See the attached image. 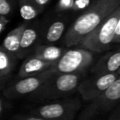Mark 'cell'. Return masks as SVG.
I'll list each match as a JSON object with an SVG mask.
<instances>
[{
    "mask_svg": "<svg viewBox=\"0 0 120 120\" xmlns=\"http://www.w3.org/2000/svg\"><path fill=\"white\" fill-rule=\"evenodd\" d=\"M8 79H3V78H0V90H3L5 87H6L7 83H8Z\"/></svg>",
    "mask_w": 120,
    "mask_h": 120,
    "instance_id": "cell-24",
    "label": "cell"
},
{
    "mask_svg": "<svg viewBox=\"0 0 120 120\" xmlns=\"http://www.w3.org/2000/svg\"><path fill=\"white\" fill-rule=\"evenodd\" d=\"M66 49L53 44H38L34 49V56L45 61L55 64Z\"/></svg>",
    "mask_w": 120,
    "mask_h": 120,
    "instance_id": "cell-13",
    "label": "cell"
},
{
    "mask_svg": "<svg viewBox=\"0 0 120 120\" xmlns=\"http://www.w3.org/2000/svg\"><path fill=\"white\" fill-rule=\"evenodd\" d=\"M85 77V74H60L54 72L39 87L30 95L31 100L38 102L58 100L71 96L77 91L80 81Z\"/></svg>",
    "mask_w": 120,
    "mask_h": 120,
    "instance_id": "cell-2",
    "label": "cell"
},
{
    "mask_svg": "<svg viewBox=\"0 0 120 120\" xmlns=\"http://www.w3.org/2000/svg\"><path fill=\"white\" fill-rule=\"evenodd\" d=\"M120 103V78L108 88L89 101L82 109L78 120H107L110 113Z\"/></svg>",
    "mask_w": 120,
    "mask_h": 120,
    "instance_id": "cell-4",
    "label": "cell"
},
{
    "mask_svg": "<svg viewBox=\"0 0 120 120\" xmlns=\"http://www.w3.org/2000/svg\"><path fill=\"white\" fill-rule=\"evenodd\" d=\"M53 73L54 71L50 68L35 75L18 78L16 81L8 86L6 85V87L3 89V96L9 99H14L32 95L39 89V87Z\"/></svg>",
    "mask_w": 120,
    "mask_h": 120,
    "instance_id": "cell-7",
    "label": "cell"
},
{
    "mask_svg": "<svg viewBox=\"0 0 120 120\" xmlns=\"http://www.w3.org/2000/svg\"><path fill=\"white\" fill-rule=\"evenodd\" d=\"M53 65V63L45 61L32 55L24 60L18 71L17 78L28 77L40 74L50 69Z\"/></svg>",
    "mask_w": 120,
    "mask_h": 120,
    "instance_id": "cell-12",
    "label": "cell"
},
{
    "mask_svg": "<svg viewBox=\"0 0 120 120\" xmlns=\"http://www.w3.org/2000/svg\"><path fill=\"white\" fill-rule=\"evenodd\" d=\"M120 17V6L105 21L84 36L75 47L89 50L94 53H101L112 48L116 26Z\"/></svg>",
    "mask_w": 120,
    "mask_h": 120,
    "instance_id": "cell-3",
    "label": "cell"
},
{
    "mask_svg": "<svg viewBox=\"0 0 120 120\" xmlns=\"http://www.w3.org/2000/svg\"><path fill=\"white\" fill-rule=\"evenodd\" d=\"M26 22L18 25L15 29H13L11 31H10L5 37L4 40L3 42L2 46L6 49L8 52L16 57L18 59L20 50V43H21V38L22 35L23 30H24Z\"/></svg>",
    "mask_w": 120,
    "mask_h": 120,
    "instance_id": "cell-14",
    "label": "cell"
},
{
    "mask_svg": "<svg viewBox=\"0 0 120 120\" xmlns=\"http://www.w3.org/2000/svg\"><path fill=\"white\" fill-rule=\"evenodd\" d=\"M18 4L21 16L27 22L34 20L44 9L35 0H18Z\"/></svg>",
    "mask_w": 120,
    "mask_h": 120,
    "instance_id": "cell-15",
    "label": "cell"
},
{
    "mask_svg": "<svg viewBox=\"0 0 120 120\" xmlns=\"http://www.w3.org/2000/svg\"><path fill=\"white\" fill-rule=\"evenodd\" d=\"M39 34L40 25L38 21L26 23L21 35L18 59L24 58L30 52L34 51V48L38 45L37 43L38 39H40Z\"/></svg>",
    "mask_w": 120,
    "mask_h": 120,
    "instance_id": "cell-10",
    "label": "cell"
},
{
    "mask_svg": "<svg viewBox=\"0 0 120 120\" xmlns=\"http://www.w3.org/2000/svg\"><path fill=\"white\" fill-rule=\"evenodd\" d=\"M67 20L65 17H55L48 20L40 25V34L42 42L45 44H52L59 41L65 34Z\"/></svg>",
    "mask_w": 120,
    "mask_h": 120,
    "instance_id": "cell-9",
    "label": "cell"
},
{
    "mask_svg": "<svg viewBox=\"0 0 120 120\" xmlns=\"http://www.w3.org/2000/svg\"><path fill=\"white\" fill-rule=\"evenodd\" d=\"M12 1H13V0H12Z\"/></svg>",
    "mask_w": 120,
    "mask_h": 120,
    "instance_id": "cell-28",
    "label": "cell"
},
{
    "mask_svg": "<svg viewBox=\"0 0 120 120\" xmlns=\"http://www.w3.org/2000/svg\"><path fill=\"white\" fill-rule=\"evenodd\" d=\"M74 0H59L56 7V10L58 12L72 10Z\"/></svg>",
    "mask_w": 120,
    "mask_h": 120,
    "instance_id": "cell-18",
    "label": "cell"
},
{
    "mask_svg": "<svg viewBox=\"0 0 120 120\" xmlns=\"http://www.w3.org/2000/svg\"><path fill=\"white\" fill-rule=\"evenodd\" d=\"M118 78L117 72L92 74L89 78L84 77L78 85L77 91L83 101L89 102L108 88Z\"/></svg>",
    "mask_w": 120,
    "mask_h": 120,
    "instance_id": "cell-8",
    "label": "cell"
},
{
    "mask_svg": "<svg viewBox=\"0 0 120 120\" xmlns=\"http://www.w3.org/2000/svg\"><path fill=\"white\" fill-rule=\"evenodd\" d=\"M120 67V48L109 51L92 66V74L116 73Z\"/></svg>",
    "mask_w": 120,
    "mask_h": 120,
    "instance_id": "cell-11",
    "label": "cell"
},
{
    "mask_svg": "<svg viewBox=\"0 0 120 120\" xmlns=\"http://www.w3.org/2000/svg\"><path fill=\"white\" fill-rule=\"evenodd\" d=\"M13 9L12 0H0V15L7 16L11 14Z\"/></svg>",
    "mask_w": 120,
    "mask_h": 120,
    "instance_id": "cell-17",
    "label": "cell"
},
{
    "mask_svg": "<svg viewBox=\"0 0 120 120\" xmlns=\"http://www.w3.org/2000/svg\"><path fill=\"white\" fill-rule=\"evenodd\" d=\"M3 109H4V106H3V101L2 100V98L0 97V118L2 117V114L3 112Z\"/></svg>",
    "mask_w": 120,
    "mask_h": 120,
    "instance_id": "cell-26",
    "label": "cell"
},
{
    "mask_svg": "<svg viewBox=\"0 0 120 120\" xmlns=\"http://www.w3.org/2000/svg\"><path fill=\"white\" fill-rule=\"evenodd\" d=\"M107 120H120V103L110 113Z\"/></svg>",
    "mask_w": 120,
    "mask_h": 120,
    "instance_id": "cell-21",
    "label": "cell"
},
{
    "mask_svg": "<svg viewBox=\"0 0 120 120\" xmlns=\"http://www.w3.org/2000/svg\"><path fill=\"white\" fill-rule=\"evenodd\" d=\"M14 120H45L43 118L37 116L35 114H19L14 118Z\"/></svg>",
    "mask_w": 120,
    "mask_h": 120,
    "instance_id": "cell-20",
    "label": "cell"
},
{
    "mask_svg": "<svg viewBox=\"0 0 120 120\" xmlns=\"http://www.w3.org/2000/svg\"><path fill=\"white\" fill-rule=\"evenodd\" d=\"M18 59L0 45V78L11 77Z\"/></svg>",
    "mask_w": 120,
    "mask_h": 120,
    "instance_id": "cell-16",
    "label": "cell"
},
{
    "mask_svg": "<svg viewBox=\"0 0 120 120\" xmlns=\"http://www.w3.org/2000/svg\"><path fill=\"white\" fill-rule=\"evenodd\" d=\"M120 6V0H94L76 19L65 33L64 44L66 48L76 44L106 19Z\"/></svg>",
    "mask_w": 120,
    "mask_h": 120,
    "instance_id": "cell-1",
    "label": "cell"
},
{
    "mask_svg": "<svg viewBox=\"0 0 120 120\" xmlns=\"http://www.w3.org/2000/svg\"><path fill=\"white\" fill-rule=\"evenodd\" d=\"M95 60L94 52L81 48L65 50L60 58L51 67L60 74H85L92 66Z\"/></svg>",
    "mask_w": 120,
    "mask_h": 120,
    "instance_id": "cell-6",
    "label": "cell"
},
{
    "mask_svg": "<svg viewBox=\"0 0 120 120\" xmlns=\"http://www.w3.org/2000/svg\"><path fill=\"white\" fill-rule=\"evenodd\" d=\"M9 22L8 19H7L6 16H3L0 15V34L3 32V30L5 29L6 25H8V23Z\"/></svg>",
    "mask_w": 120,
    "mask_h": 120,
    "instance_id": "cell-23",
    "label": "cell"
},
{
    "mask_svg": "<svg viewBox=\"0 0 120 120\" xmlns=\"http://www.w3.org/2000/svg\"><path fill=\"white\" fill-rule=\"evenodd\" d=\"M91 0H74L72 10L74 11H79L82 10H85L89 4L91 3Z\"/></svg>",
    "mask_w": 120,
    "mask_h": 120,
    "instance_id": "cell-19",
    "label": "cell"
},
{
    "mask_svg": "<svg viewBox=\"0 0 120 120\" xmlns=\"http://www.w3.org/2000/svg\"><path fill=\"white\" fill-rule=\"evenodd\" d=\"M113 43H114V44H116V43H120V17L119 19V21H118L117 26H116L115 34H114Z\"/></svg>",
    "mask_w": 120,
    "mask_h": 120,
    "instance_id": "cell-22",
    "label": "cell"
},
{
    "mask_svg": "<svg viewBox=\"0 0 120 120\" xmlns=\"http://www.w3.org/2000/svg\"><path fill=\"white\" fill-rule=\"evenodd\" d=\"M82 108V101L79 96H67L58 100L47 101L32 109L30 114L45 120H74Z\"/></svg>",
    "mask_w": 120,
    "mask_h": 120,
    "instance_id": "cell-5",
    "label": "cell"
},
{
    "mask_svg": "<svg viewBox=\"0 0 120 120\" xmlns=\"http://www.w3.org/2000/svg\"><path fill=\"white\" fill-rule=\"evenodd\" d=\"M117 74H118V75H119V77L120 78V67L119 68V70H118V71H117Z\"/></svg>",
    "mask_w": 120,
    "mask_h": 120,
    "instance_id": "cell-27",
    "label": "cell"
},
{
    "mask_svg": "<svg viewBox=\"0 0 120 120\" xmlns=\"http://www.w3.org/2000/svg\"><path fill=\"white\" fill-rule=\"evenodd\" d=\"M35 1L38 3V4H39L40 6H42V7L44 8L49 2H50V0H35Z\"/></svg>",
    "mask_w": 120,
    "mask_h": 120,
    "instance_id": "cell-25",
    "label": "cell"
}]
</instances>
